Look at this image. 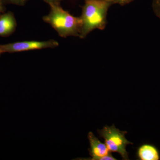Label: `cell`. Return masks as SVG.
I'll use <instances>...</instances> for the list:
<instances>
[{"mask_svg":"<svg viewBox=\"0 0 160 160\" xmlns=\"http://www.w3.org/2000/svg\"><path fill=\"white\" fill-rule=\"evenodd\" d=\"M111 4H119L121 5H124L130 2L132 0H104Z\"/></svg>","mask_w":160,"mask_h":160,"instance_id":"cell-10","label":"cell"},{"mask_svg":"<svg viewBox=\"0 0 160 160\" xmlns=\"http://www.w3.org/2000/svg\"><path fill=\"white\" fill-rule=\"evenodd\" d=\"M88 139L90 143L89 149V154L91 158L85 159L91 160H116L112 156L106 144L100 142L91 132L88 133Z\"/></svg>","mask_w":160,"mask_h":160,"instance_id":"cell-5","label":"cell"},{"mask_svg":"<svg viewBox=\"0 0 160 160\" xmlns=\"http://www.w3.org/2000/svg\"><path fill=\"white\" fill-rule=\"evenodd\" d=\"M152 7L156 15L160 19V0H153Z\"/></svg>","mask_w":160,"mask_h":160,"instance_id":"cell-9","label":"cell"},{"mask_svg":"<svg viewBox=\"0 0 160 160\" xmlns=\"http://www.w3.org/2000/svg\"><path fill=\"white\" fill-rule=\"evenodd\" d=\"M58 46V42L54 40L45 41H23L0 45V52L2 53H13L36 49L56 48Z\"/></svg>","mask_w":160,"mask_h":160,"instance_id":"cell-4","label":"cell"},{"mask_svg":"<svg viewBox=\"0 0 160 160\" xmlns=\"http://www.w3.org/2000/svg\"><path fill=\"white\" fill-rule=\"evenodd\" d=\"M49 5H60L62 0H43Z\"/></svg>","mask_w":160,"mask_h":160,"instance_id":"cell-11","label":"cell"},{"mask_svg":"<svg viewBox=\"0 0 160 160\" xmlns=\"http://www.w3.org/2000/svg\"><path fill=\"white\" fill-rule=\"evenodd\" d=\"M98 133L100 137L105 140V144L110 152L119 153L123 160L129 159L126 147L129 144L132 145V143L126 138L125 134L127 132L120 131L113 125L105 126L102 130H98Z\"/></svg>","mask_w":160,"mask_h":160,"instance_id":"cell-3","label":"cell"},{"mask_svg":"<svg viewBox=\"0 0 160 160\" xmlns=\"http://www.w3.org/2000/svg\"><path fill=\"white\" fill-rule=\"evenodd\" d=\"M17 26L16 20L11 11L0 14V37H7L12 34Z\"/></svg>","mask_w":160,"mask_h":160,"instance_id":"cell-6","label":"cell"},{"mask_svg":"<svg viewBox=\"0 0 160 160\" xmlns=\"http://www.w3.org/2000/svg\"><path fill=\"white\" fill-rule=\"evenodd\" d=\"M5 4H12L17 6H23L28 0H3Z\"/></svg>","mask_w":160,"mask_h":160,"instance_id":"cell-8","label":"cell"},{"mask_svg":"<svg viewBox=\"0 0 160 160\" xmlns=\"http://www.w3.org/2000/svg\"><path fill=\"white\" fill-rule=\"evenodd\" d=\"M50 12L43 17L58 32L61 37L70 36L79 37L82 21L80 17H76L63 9L60 5H49Z\"/></svg>","mask_w":160,"mask_h":160,"instance_id":"cell-2","label":"cell"},{"mask_svg":"<svg viewBox=\"0 0 160 160\" xmlns=\"http://www.w3.org/2000/svg\"><path fill=\"white\" fill-rule=\"evenodd\" d=\"M6 4L3 2V0H0V14L4 13L6 10L5 5Z\"/></svg>","mask_w":160,"mask_h":160,"instance_id":"cell-12","label":"cell"},{"mask_svg":"<svg viewBox=\"0 0 160 160\" xmlns=\"http://www.w3.org/2000/svg\"><path fill=\"white\" fill-rule=\"evenodd\" d=\"M137 155L140 160H159L160 159L159 151L154 145L144 144L138 148Z\"/></svg>","mask_w":160,"mask_h":160,"instance_id":"cell-7","label":"cell"},{"mask_svg":"<svg viewBox=\"0 0 160 160\" xmlns=\"http://www.w3.org/2000/svg\"><path fill=\"white\" fill-rule=\"evenodd\" d=\"M2 54V53H1V52H0V56H1V54Z\"/></svg>","mask_w":160,"mask_h":160,"instance_id":"cell-13","label":"cell"},{"mask_svg":"<svg viewBox=\"0 0 160 160\" xmlns=\"http://www.w3.org/2000/svg\"><path fill=\"white\" fill-rule=\"evenodd\" d=\"M111 3L104 0H86L83 6L79 37L84 38L95 29L103 30L106 24L107 12Z\"/></svg>","mask_w":160,"mask_h":160,"instance_id":"cell-1","label":"cell"}]
</instances>
